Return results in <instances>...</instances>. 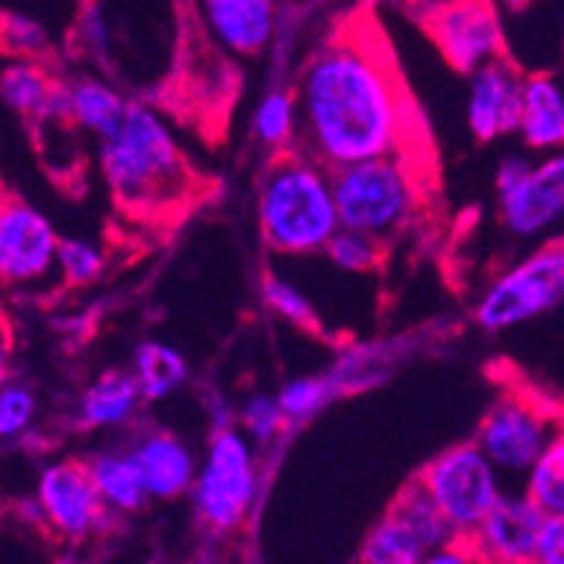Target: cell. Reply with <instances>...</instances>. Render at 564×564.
I'll return each instance as SVG.
<instances>
[{"label":"cell","instance_id":"34","mask_svg":"<svg viewBox=\"0 0 564 564\" xmlns=\"http://www.w3.org/2000/svg\"><path fill=\"white\" fill-rule=\"evenodd\" d=\"M105 269V254L97 243L83 238H63L57 251V276L68 285H88L99 280Z\"/></svg>","mask_w":564,"mask_h":564},{"label":"cell","instance_id":"7","mask_svg":"<svg viewBox=\"0 0 564 564\" xmlns=\"http://www.w3.org/2000/svg\"><path fill=\"white\" fill-rule=\"evenodd\" d=\"M417 480L432 494L457 539H471L506 491L502 475L475 441L443 449L435 460L426 463Z\"/></svg>","mask_w":564,"mask_h":564},{"label":"cell","instance_id":"10","mask_svg":"<svg viewBox=\"0 0 564 564\" xmlns=\"http://www.w3.org/2000/svg\"><path fill=\"white\" fill-rule=\"evenodd\" d=\"M59 235L37 206L0 195V282L12 289L40 285L57 274Z\"/></svg>","mask_w":564,"mask_h":564},{"label":"cell","instance_id":"31","mask_svg":"<svg viewBox=\"0 0 564 564\" xmlns=\"http://www.w3.org/2000/svg\"><path fill=\"white\" fill-rule=\"evenodd\" d=\"M240 430L251 437V443H274L276 437H282L289 432V417L282 412L280 398L269 395V392H257V395H249L243 401L238 412Z\"/></svg>","mask_w":564,"mask_h":564},{"label":"cell","instance_id":"27","mask_svg":"<svg viewBox=\"0 0 564 564\" xmlns=\"http://www.w3.org/2000/svg\"><path fill=\"white\" fill-rule=\"evenodd\" d=\"M40 415V395L26 379L9 376L0 384V443H14L34 430Z\"/></svg>","mask_w":564,"mask_h":564},{"label":"cell","instance_id":"21","mask_svg":"<svg viewBox=\"0 0 564 564\" xmlns=\"http://www.w3.org/2000/svg\"><path fill=\"white\" fill-rule=\"evenodd\" d=\"M65 88H68L70 122L94 139H102L105 133H110L116 124L122 122L124 110L130 105L122 90L97 77H79Z\"/></svg>","mask_w":564,"mask_h":564},{"label":"cell","instance_id":"35","mask_svg":"<svg viewBox=\"0 0 564 564\" xmlns=\"http://www.w3.org/2000/svg\"><path fill=\"white\" fill-rule=\"evenodd\" d=\"M533 564H564V517H547Z\"/></svg>","mask_w":564,"mask_h":564},{"label":"cell","instance_id":"28","mask_svg":"<svg viewBox=\"0 0 564 564\" xmlns=\"http://www.w3.org/2000/svg\"><path fill=\"white\" fill-rule=\"evenodd\" d=\"M260 294H263L265 308H269L271 314L280 316V319L291 322V325H296L300 330H316V327H319V316H316L314 302L302 294L289 276L265 274Z\"/></svg>","mask_w":564,"mask_h":564},{"label":"cell","instance_id":"16","mask_svg":"<svg viewBox=\"0 0 564 564\" xmlns=\"http://www.w3.org/2000/svg\"><path fill=\"white\" fill-rule=\"evenodd\" d=\"M209 34L238 57H257L274 37L276 0H198Z\"/></svg>","mask_w":564,"mask_h":564},{"label":"cell","instance_id":"5","mask_svg":"<svg viewBox=\"0 0 564 564\" xmlns=\"http://www.w3.org/2000/svg\"><path fill=\"white\" fill-rule=\"evenodd\" d=\"M257 497L254 443L238 426L215 430L200 457L193 502L212 531H238L249 520Z\"/></svg>","mask_w":564,"mask_h":564},{"label":"cell","instance_id":"23","mask_svg":"<svg viewBox=\"0 0 564 564\" xmlns=\"http://www.w3.org/2000/svg\"><path fill=\"white\" fill-rule=\"evenodd\" d=\"M390 511L421 539L423 545H426V551H435V547L457 539L449 520L443 517V511L437 508V502L432 500V494L423 488L421 480L401 488V494L395 497Z\"/></svg>","mask_w":564,"mask_h":564},{"label":"cell","instance_id":"37","mask_svg":"<svg viewBox=\"0 0 564 564\" xmlns=\"http://www.w3.org/2000/svg\"><path fill=\"white\" fill-rule=\"evenodd\" d=\"M12 367H14V334L7 314H3V308H0V384L12 376Z\"/></svg>","mask_w":564,"mask_h":564},{"label":"cell","instance_id":"6","mask_svg":"<svg viewBox=\"0 0 564 564\" xmlns=\"http://www.w3.org/2000/svg\"><path fill=\"white\" fill-rule=\"evenodd\" d=\"M564 305V238L547 240L486 289L475 319L488 334L539 319Z\"/></svg>","mask_w":564,"mask_h":564},{"label":"cell","instance_id":"14","mask_svg":"<svg viewBox=\"0 0 564 564\" xmlns=\"http://www.w3.org/2000/svg\"><path fill=\"white\" fill-rule=\"evenodd\" d=\"M522 90L525 77L506 57L480 65L468 74L466 122L475 139L494 141L517 133L522 113Z\"/></svg>","mask_w":564,"mask_h":564},{"label":"cell","instance_id":"29","mask_svg":"<svg viewBox=\"0 0 564 564\" xmlns=\"http://www.w3.org/2000/svg\"><path fill=\"white\" fill-rule=\"evenodd\" d=\"M387 350L379 347H361L336 361L334 370H327V381L334 384L336 395L347 390H361V387L379 384L387 376L390 365H387Z\"/></svg>","mask_w":564,"mask_h":564},{"label":"cell","instance_id":"4","mask_svg":"<svg viewBox=\"0 0 564 564\" xmlns=\"http://www.w3.org/2000/svg\"><path fill=\"white\" fill-rule=\"evenodd\" d=\"M345 229L387 240L404 229L417 206L415 173L404 155H381L330 170Z\"/></svg>","mask_w":564,"mask_h":564},{"label":"cell","instance_id":"17","mask_svg":"<svg viewBox=\"0 0 564 564\" xmlns=\"http://www.w3.org/2000/svg\"><path fill=\"white\" fill-rule=\"evenodd\" d=\"M522 144L533 153H556L564 150V85L551 74L525 77L520 113Z\"/></svg>","mask_w":564,"mask_h":564},{"label":"cell","instance_id":"8","mask_svg":"<svg viewBox=\"0 0 564 564\" xmlns=\"http://www.w3.org/2000/svg\"><path fill=\"white\" fill-rule=\"evenodd\" d=\"M500 220L513 238L531 240L564 220V150L545 159L511 153L497 167Z\"/></svg>","mask_w":564,"mask_h":564},{"label":"cell","instance_id":"11","mask_svg":"<svg viewBox=\"0 0 564 564\" xmlns=\"http://www.w3.org/2000/svg\"><path fill=\"white\" fill-rule=\"evenodd\" d=\"M426 32L457 74H475L502 57L500 14L491 0H446L426 18Z\"/></svg>","mask_w":564,"mask_h":564},{"label":"cell","instance_id":"33","mask_svg":"<svg viewBox=\"0 0 564 564\" xmlns=\"http://www.w3.org/2000/svg\"><path fill=\"white\" fill-rule=\"evenodd\" d=\"M0 48L14 59H40L48 52V32L18 12L0 14Z\"/></svg>","mask_w":564,"mask_h":564},{"label":"cell","instance_id":"36","mask_svg":"<svg viewBox=\"0 0 564 564\" xmlns=\"http://www.w3.org/2000/svg\"><path fill=\"white\" fill-rule=\"evenodd\" d=\"M421 564H486L468 539H452L446 545L435 547L423 556Z\"/></svg>","mask_w":564,"mask_h":564},{"label":"cell","instance_id":"15","mask_svg":"<svg viewBox=\"0 0 564 564\" xmlns=\"http://www.w3.org/2000/svg\"><path fill=\"white\" fill-rule=\"evenodd\" d=\"M150 500L170 502L193 494L200 460L184 437L164 430H148L128 446Z\"/></svg>","mask_w":564,"mask_h":564},{"label":"cell","instance_id":"30","mask_svg":"<svg viewBox=\"0 0 564 564\" xmlns=\"http://www.w3.org/2000/svg\"><path fill=\"white\" fill-rule=\"evenodd\" d=\"M381 243H384V240L341 226L334 235V240L327 243L325 254L336 269L350 271V274H361V271H372L381 263V254H384Z\"/></svg>","mask_w":564,"mask_h":564},{"label":"cell","instance_id":"12","mask_svg":"<svg viewBox=\"0 0 564 564\" xmlns=\"http://www.w3.org/2000/svg\"><path fill=\"white\" fill-rule=\"evenodd\" d=\"M37 506L45 522L68 539L90 536L105 525L110 513L88 466L77 460L52 463L40 471Z\"/></svg>","mask_w":564,"mask_h":564},{"label":"cell","instance_id":"26","mask_svg":"<svg viewBox=\"0 0 564 564\" xmlns=\"http://www.w3.org/2000/svg\"><path fill=\"white\" fill-rule=\"evenodd\" d=\"M531 500L536 502L547 517H564V432L558 430L542 457L533 463L522 482Z\"/></svg>","mask_w":564,"mask_h":564},{"label":"cell","instance_id":"32","mask_svg":"<svg viewBox=\"0 0 564 564\" xmlns=\"http://www.w3.org/2000/svg\"><path fill=\"white\" fill-rule=\"evenodd\" d=\"M276 398H280L289 423L294 426V423H305L308 417H314L322 406H327V401H334L336 390L327 376H302V379H291L289 384H282Z\"/></svg>","mask_w":564,"mask_h":564},{"label":"cell","instance_id":"13","mask_svg":"<svg viewBox=\"0 0 564 564\" xmlns=\"http://www.w3.org/2000/svg\"><path fill=\"white\" fill-rule=\"evenodd\" d=\"M545 522L547 513L525 488L502 491L468 542L486 564H533Z\"/></svg>","mask_w":564,"mask_h":564},{"label":"cell","instance_id":"9","mask_svg":"<svg viewBox=\"0 0 564 564\" xmlns=\"http://www.w3.org/2000/svg\"><path fill=\"white\" fill-rule=\"evenodd\" d=\"M556 432L553 417L536 401L520 392H506L486 410L475 443L486 452L502 480L511 477L525 482L528 471L551 446Z\"/></svg>","mask_w":564,"mask_h":564},{"label":"cell","instance_id":"38","mask_svg":"<svg viewBox=\"0 0 564 564\" xmlns=\"http://www.w3.org/2000/svg\"><path fill=\"white\" fill-rule=\"evenodd\" d=\"M491 3H497V0H491Z\"/></svg>","mask_w":564,"mask_h":564},{"label":"cell","instance_id":"3","mask_svg":"<svg viewBox=\"0 0 564 564\" xmlns=\"http://www.w3.org/2000/svg\"><path fill=\"white\" fill-rule=\"evenodd\" d=\"M257 218L265 246L276 254L325 251L341 229L334 175L305 150H285L265 170L257 195Z\"/></svg>","mask_w":564,"mask_h":564},{"label":"cell","instance_id":"25","mask_svg":"<svg viewBox=\"0 0 564 564\" xmlns=\"http://www.w3.org/2000/svg\"><path fill=\"white\" fill-rule=\"evenodd\" d=\"M257 141L271 150H289L291 141L300 130V108H296V94L274 88L269 90L254 110L251 122Z\"/></svg>","mask_w":564,"mask_h":564},{"label":"cell","instance_id":"22","mask_svg":"<svg viewBox=\"0 0 564 564\" xmlns=\"http://www.w3.org/2000/svg\"><path fill=\"white\" fill-rule=\"evenodd\" d=\"M57 85L37 59H12L0 70V99L26 119H40L45 113Z\"/></svg>","mask_w":564,"mask_h":564},{"label":"cell","instance_id":"2","mask_svg":"<svg viewBox=\"0 0 564 564\" xmlns=\"http://www.w3.org/2000/svg\"><path fill=\"white\" fill-rule=\"evenodd\" d=\"M99 167L124 209L170 206L189 189V167L167 122L150 105L130 99L122 122L97 139Z\"/></svg>","mask_w":564,"mask_h":564},{"label":"cell","instance_id":"1","mask_svg":"<svg viewBox=\"0 0 564 564\" xmlns=\"http://www.w3.org/2000/svg\"><path fill=\"white\" fill-rule=\"evenodd\" d=\"M294 94L305 153L327 170L404 155L417 133L415 105L372 34L327 40L302 65Z\"/></svg>","mask_w":564,"mask_h":564},{"label":"cell","instance_id":"18","mask_svg":"<svg viewBox=\"0 0 564 564\" xmlns=\"http://www.w3.org/2000/svg\"><path fill=\"white\" fill-rule=\"evenodd\" d=\"M144 398L130 370H108L79 395L77 421L85 430H122L139 415Z\"/></svg>","mask_w":564,"mask_h":564},{"label":"cell","instance_id":"24","mask_svg":"<svg viewBox=\"0 0 564 564\" xmlns=\"http://www.w3.org/2000/svg\"><path fill=\"white\" fill-rule=\"evenodd\" d=\"M426 553L430 551L421 539L398 520L395 513L387 511L367 531L359 551V564H421Z\"/></svg>","mask_w":564,"mask_h":564},{"label":"cell","instance_id":"20","mask_svg":"<svg viewBox=\"0 0 564 564\" xmlns=\"http://www.w3.org/2000/svg\"><path fill=\"white\" fill-rule=\"evenodd\" d=\"M130 372L139 384L144 404H159L173 392H178L189 379V367H186L184 356L173 345L159 339H144L135 345Z\"/></svg>","mask_w":564,"mask_h":564},{"label":"cell","instance_id":"19","mask_svg":"<svg viewBox=\"0 0 564 564\" xmlns=\"http://www.w3.org/2000/svg\"><path fill=\"white\" fill-rule=\"evenodd\" d=\"M110 513H135L148 506V488L128 449H102L85 460Z\"/></svg>","mask_w":564,"mask_h":564}]
</instances>
